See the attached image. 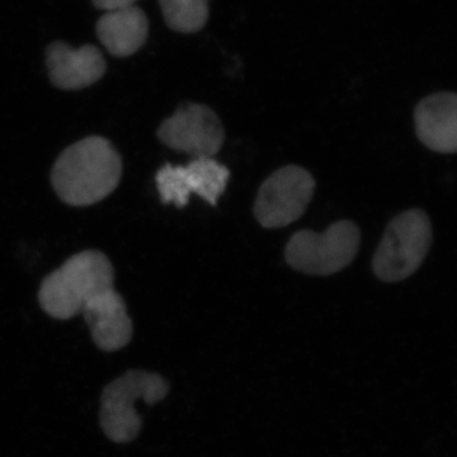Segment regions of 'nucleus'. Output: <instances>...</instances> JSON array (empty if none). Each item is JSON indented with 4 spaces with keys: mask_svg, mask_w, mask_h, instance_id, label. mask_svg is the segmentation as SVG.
<instances>
[{
    "mask_svg": "<svg viewBox=\"0 0 457 457\" xmlns=\"http://www.w3.org/2000/svg\"><path fill=\"white\" fill-rule=\"evenodd\" d=\"M122 177V159L112 144L102 137H89L66 147L51 170L57 196L75 207L104 200Z\"/></svg>",
    "mask_w": 457,
    "mask_h": 457,
    "instance_id": "obj_1",
    "label": "nucleus"
},
{
    "mask_svg": "<svg viewBox=\"0 0 457 457\" xmlns=\"http://www.w3.org/2000/svg\"><path fill=\"white\" fill-rule=\"evenodd\" d=\"M113 281L112 263L106 255L80 252L42 281L38 302L51 318L68 320L80 314L96 295L113 287Z\"/></svg>",
    "mask_w": 457,
    "mask_h": 457,
    "instance_id": "obj_2",
    "label": "nucleus"
},
{
    "mask_svg": "<svg viewBox=\"0 0 457 457\" xmlns=\"http://www.w3.org/2000/svg\"><path fill=\"white\" fill-rule=\"evenodd\" d=\"M170 392V384L161 375L130 370L104 387L101 396V427L116 444H129L139 436L141 418L135 409L137 400L152 405Z\"/></svg>",
    "mask_w": 457,
    "mask_h": 457,
    "instance_id": "obj_3",
    "label": "nucleus"
},
{
    "mask_svg": "<svg viewBox=\"0 0 457 457\" xmlns=\"http://www.w3.org/2000/svg\"><path fill=\"white\" fill-rule=\"evenodd\" d=\"M432 234L431 220L423 210H408L394 218L372 260L376 278L384 282L411 278L428 254Z\"/></svg>",
    "mask_w": 457,
    "mask_h": 457,
    "instance_id": "obj_4",
    "label": "nucleus"
},
{
    "mask_svg": "<svg viewBox=\"0 0 457 457\" xmlns=\"http://www.w3.org/2000/svg\"><path fill=\"white\" fill-rule=\"evenodd\" d=\"M361 245L360 228L341 220L323 233L299 230L290 237L285 258L291 269L312 276H330L350 266Z\"/></svg>",
    "mask_w": 457,
    "mask_h": 457,
    "instance_id": "obj_5",
    "label": "nucleus"
},
{
    "mask_svg": "<svg viewBox=\"0 0 457 457\" xmlns=\"http://www.w3.org/2000/svg\"><path fill=\"white\" fill-rule=\"evenodd\" d=\"M317 183L305 168L286 165L262 183L254 216L262 227L279 228L299 220L314 196Z\"/></svg>",
    "mask_w": 457,
    "mask_h": 457,
    "instance_id": "obj_6",
    "label": "nucleus"
},
{
    "mask_svg": "<svg viewBox=\"0 0 457 457\" xmlns=\"http://www.w3.org/2000/svg\"><path fill=\"white\" fill-rule=\"evenodd\" d=\"M164 145L194 158L218 154L225 141L221 120L212 108L195 102H185L173 116L165 119L158 129Z\"/></svg>",
    "mask_w": 457,
    "mask_h": 457,
    "instance_id": "obj_7",
    "label": "nucleus"
},
{
    "mask_svg": "<svg viewBox=\"0 0 457 457\" xmlns=\"http://www.w3.org/2000/svg\"><path fill=\"white\" fill-rule=\"evenodd\" d=\"M45 56L51 83L59 89L88 88L106 74V60L95 45L74 49L64 41H54L46 47Z\"/></svg>",
    "mask_w": 457,
    "mask_h": 457,
    "instance_id": "obj_8",
    "label": "nucleus"
},
{
    "mask_svg": "<svg viewBox=\"0 0 457 457\" xmlns=\"http://www.w3.org/2000/svg\"><path fill=\"white\" fill-rule=\"evenodd\" d=\"M82 314L99 350L119 351L130 343L132 321L125 300L113 287L96 295L84 306Z\"/></svg>",
    "mask_w": 457,
    "mask_h": 457,
    "instance_id": "obj_9",
    "label": "nucleus"
},
{
    "mask_svg": "<svg viewBox=\"0 0 457 457\" xmlns=\"http://www.w3.org/2000/svg\"><path fill=\"white\" fill-rule=\"evenodd\" d=\"M418 139L432 152L453 154L457 150V97L453 92L427 96L414 111Z\"/></svg>",
    "mask_w": 457,
    "mask_h": 457,
    "instance_id": "obj_10",
    "label": "nucleus"
},
{
    "mask_svg": "<svg viewBox=\"0 0 457 457\" xmlns=\"http://www.w3.org/2000/svg\"><path fill=\"white\" fill-rule=\"evenodd\" d=\"M96 35L112 56L137 54L149 37V20L137 5L106 12L96 25Z\"/></svg>",
    "mask_w": 457,
    "mask_h": 457,
    "instance_id": "obj_11",
    "label": "nucleus"
},
{
    "mask_svg": "<svg viewBox=\"0 0 457 457\" xmlns=\"http://www.w3.org/2000/svg\"><path fill=\"white\" fill-rule=\"evenodd\" d=\"M185 170L192 194L204 198L212 206H216L230 179L228 168L210 156H203L194 158L186 165Z\"/></svg>",
    "mask_w": 457,
    "mask_h": 457,
    "instance_id": "obj_12",
    "label": "nucleus"
},
{
    "mask_svg": "<svg viewBox=\"0 0 457 457\" xmlns=\"http://www.w3.org/2000/svg\"><path fill=\"white\" fill-rule=\"evenodd\" d=\"M210 0H159L165 25L171 31L197 33L206 26L210 17Z\"/></svg>",
    "mask_w": 457,
    "mask_h": 457,
    "instance_id": "obj_13",
    "label": "nucleus"
},
{
    "mask_svg": "<svg viewBox=\"0 0 457 457\" xmlns=\"http://www.w3.org/2000/svg\"><path fill=\"white\" fill-rule=\"evenodd\" d=\"M155 182L163 204H173L179 209L187 206L192 192L183 165H163L156 173Z\"/></svg>",
    "mask_w": 457,
    "mask_h": 457,
    "instance_id": "obj_14",
    "label": "nucleus"
},
{
    "mask_svg": "<svg viewBox=\"0 0 457 457\" xmlns=\"http://www.w3.org/2000/svg\"><path fill=\"white\" fill-rule=\"evenodd\" d=\"M137 0H92L93 5L101 11L111 12L116 9L128 8L135 4Z\"/></svg>",
    "mask_w": 457,
    "mask_h": 457,
    "instance_id": "obj_15",
    "label": "nucleus"
}]
</instances>
